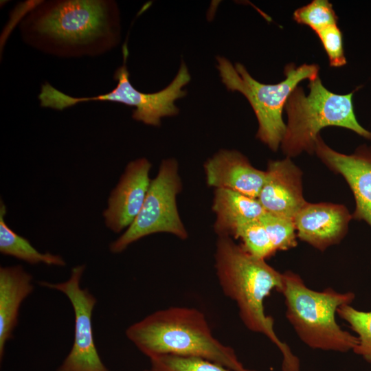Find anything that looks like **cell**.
Here are the masks:
<instances>
[{"instance_id":"7","label":"cell","mask_w":371,"mask_h":371,"mask_svg":"<svg viewBox=\"0 0 371 371\" xmlns=\"http://www.w3.org/2000/svg\"><path fill=\"white\" fill-rule=\"evenodd\" d=\"M123 64L114 73L116 87L111 91L92 97H73L56 89L49 82L41 85L38 100L42 107L63 111L79 103L91 101H102L122 103L133 106L132 117L144 124L154 126L161 124V118L173 116L179 109L175 102L186 96L187 91L183 89L191 79L188 67L181 61L179 71L172 81L164 89L155 93H144L135 89L131 84L130 74L126 67L128 54L126 43L122 47Z\"/></svg>"},{"instance_id":"4","label":"cell","mask_w":371,"mask_h":371,"mask_svg":"<svg viewBox=\"0 0 371 371\" xmlns=\"http://www.w3.org/2000/svg\"><path fill=\"white\" fill-rule=\"evenodd\" d=\"M285 315L300 339L312 349L347 352L358 344L357 336L343 330L336 321L337 309L350 304L354 293L331 287L316 291L308 287L292 271L283 273Z\"/></svg>"},{"instance_id":"5","label":"cell","mask_w":371,"mask_h":371,"mask_svg":"<svg viewBox=\"0 0 371 371\" xmlns=\"http://www.w3.org/2000/svg\"><path fill=\"white\" fill-rule=\"evenodd\" d=\"M309 93L297 86L289 97L284 110L287 123L280 146L288 157L306 152L315 153L319 132L327 126L350 130L371 141V131L357 121L352 102L355 91L337 94L327 89L319 77L308 83Z\"/></svg>"},{"instance_id":"10","label":"cell","mask_w":371,"mask_h":371,"mask_svg":"<svg viewBox=\"0 0 371 371\" xmlns=\"http://www.w3.org/2000/svg\"><path fill=\"white\" fill-rule=\"evenodd\" d=\"M315 153L348 184L355 201L352 218L363 221L371 227V146L361 145L352 154L346 155L329 147L319 135Z\"/></svg>"},{"instance_id":"13","label":"cell","mask_w":371,"mask_h":371,"mask_svg":"<svg viewBox=\"0 0 371 371\" xmlns=\"http://www.w3.org/2000/svg\"><path fill=\"white\" fill-rule=\"evenodd\" d=\"M352 215L341 204L307 202L294 218L297 238L324 251L346 236Z\"/></svg>"},{"instance_id":"15","label":"cell","mask_w":371,"mask_h":371,"mask_svg":"<svg viewBox=\"0 0 371 371\" xmlns=\"http://www.w3.org/2000/svg\"><path fill=\"white\" fill-rule=\"evenodd\" d=\"M32 276L21 265L0 268V359L6 344L13 338L21 306L33 292Z\"/></svg>"},{"instance_id":"1","label":"cell","mask_w":371,"mask_h":371,"mask_svg":"<svg viewBox=\"0 0 371 371\" xmlns=\"http://www.w3.org/2000/svg\"><path fill=\"white\" fill-rule=\"evenodd\" d=\"M23 41L59 58L97 56L120 41L117 3L110 0L41 1L23 16Z\"/></svg>"},{"instance_id":"24","label":"cell","mask_w":371,"mask_h":371,"mask_svg":"<svg viewBox=\"0 0 371 371\" xmlns=\"http://www.w3.org/2000/svg\"><path fill=\"white\" fill-rule=\"evenodd\" d=\"M143 371H153V370L150 368H149V369L144 370Z\"/></svg>"},{"instance_id":"9","label":"cell","mask_w":371,"mask_h":371,"mask_svg":"<svg viewBox=\"0 0 371 371\" xmlns=\"http://www.w3.org/2000/svg\"><path fill=\"white\" fill-rule=\"evenodd\" d=\"M85 265L71 269L62 282L39 281L40 286L61 292L69 299L74 313V335L71 348L56 371H109L98 352L93 333L92 315L96 297L81 287Z\"/></svg>"},{"instance_id":"6","label":"cell","mask_w":371,"mask_h":371,"mask_svg":"<svg viewBox=\"0 0 371 371\" xmlns=\"http://www.w3.org/2000/svg\"><path fill=\"white\" fill-rule=\"evenodd\" d=\"M216 60L219 75L227 89L241 93L251 104L258 122L256 137L277 151L286 129L282 118L286 102L300 82L307 79L313 81L319 77V65L289 63L284 68L282 81L264 84L255 80L241 63L234 65L222 56H217Z\"/></svg>"},{"instance_id":"21","label":"cell","mask_w":371,"mask_h":371,"mask_svg":"<svg viewBox=\"0 0 371 371\" xmlns=\"http://www.w3.org/2000/svg\"><path fill=\"white\" fill-rule=\"evenodd\" d=\"M260 221L265 226L276 252L287 251L297 245L293 218L265 212Z\"/></svg>"},{"instance_id":"23","label":"cell","mask_w":371,"mask_h":371,"mask_svg":"<svg viewBox=\"0 0 371 371\" xmlns=\"http://www.w3.org/2000/svg\"><path fill=\"white\" fill-rule=\"evenodd\" d=\"M315 34L328 56L330 66L339 67L345 65L347 60L344 50L343 35L337 25L328 26Z\"/></svg>"},{"instance_id":"16","label":"cell","mask_w":371,"mask_h":371,"mask_svg":"<svg viewBox=\"0 0 371 371\" xmlns=\"http://www.w3.org/2000/svg\"><path fill=\"white\" fill-rule=\"evenodd\" d=\"M212 210L216 233L231 238L240 226L260 220L265 213L258 199L227 189H216Z\"/></svg>"},{"instance_id":"20","label":"cell","mask_w":371,"mask_h":371,"mask_svg":"<svg viewBox=\"0 0 371 371\" xmlns=\"http://www.w3.org/2000/svg\"><path fill=\"white\" fill-rule=\"evenodd\" d=\"M153 371H258L245 368L235 370L217 363L197 357L161 355L149 359Z\"/></svg>"},{"instance_id":"22","label":"cell","mask_w":371,"mask_h":371,"mask_svg":"<svg viewBox=\"0 0 371 371\" xmlns=\"http://www.w3.org/2000/svg\"><path fill=\"white\" fill-rule=\"evenodd\" d=\"M293 17L297 23L309 27L315 33L337 25L338 19L332 3L327 0H313L295 10Z\"/></svg>"},{"instance_id":"3","label":"cell","mask_w":371,"mask_h":371,"mask_svg":"<svg viewBox=\"0 0 371 371\" xmlns=\"http://www.w3.org/2000/svg\"><path fill=\"white\" fill-rule=\"evenodd\" d=\"M125 334L149 359L161 355L197 357L235 370L245 368L234 349L214 336L205 315L196 308L156 311L130 325Z\"/></svg>"},{"instance_id":"18","label":"cell","mask_w":371,"mask_h":371,"mask_svg":"<svg viewBox=\"0 0 371 371\" xmlns=\"http://www.w3.org/2000/svg\"><path fill=\"white\" fill-rule=\"evenodd\" d=\"M337 314L358 335L359 343L353 352L371 363V311H362L345 304L337 309Z\"/></svg>"},{"instance_id":"2","label":"cell","mask_w":371,"mask_h":371,"mask_svg":"<svg viewBox=\"0 0 371 371\" xmlns=\"http://www.w3.org/2000/svg\"><path fill=\"white\" fill-rule=\"evenodd\" d=\"M214 267L224 295L237 305L238 315L250 331L266 336L282 355V371H300L298 357L274 329L272 317L265 313L264 302L272 291L281 293L283 273L248 253L229 236H218Z\"/></svg>"},{"instance_id":"12","label":"cell","mask_w":371,"mask_h":371,"mask_svg":"<svg viewBox=\"0 0 371 371\" xmlns=\"http://www.w3.org/2000/svg\"><path fill=\"white\" fill-rule=\"evenodd\" d=\"M258 200L265 212L291 218L307 203L303 194L302 172L290 157L270 160Z\"/></svg>"},{"instance_id":"19","label":"cell","mask_w":371,"mask_h":371,"mask_svg":"<svg viewBox=\"0 0 371 371\" xmlns=\"http://www.w3.org/2000/svg\"><path fill=\"white\" fill-rule=\"evenodd\" d=\"M232 237L240 239L244 249L258 258L266 260L276 253L269 236L260 220L240 226Z\"/></svg>"},{"instance_id":"11","label":"cell","mask_w":371,"mask_h":371,"mask_svg":"<svg viewBox=\"0 0 371 371\" xmlns=\"http://www.w3.org/2000/svg\"><path fill=\"white\" fill-rule=\"evenodd\" d=\"M151 166L144 157L129 162L111 191L103 216L106 226L113 232L127 229L138 216L151 181Z\"/></svg>"},{"instance_id":"8","label":"cell","mask_w":371,"mask_h":371,"mask_svg":"<svg viewBox=\"0 0 371 371\" xmlns=\"http://www.w3.org/2000/svg\"><path fill=\"white\" fill-rule=\"evenodd\" d=\"M182 184L178 163L164 159L157 176L150 181L143 206L134 222L109 245L113 254L124 251L131 244L155 233L165 232L185 240L187 230L177 206V196Z\"/></svg>"},{"instance_id":"17","label":"cell","mask_w":371,"mask_h":371,"mask_svg":"<svg viewBox=\"0 0 371 371\" xmlns=\"http://www.w3.org/2000/svg\"><path fill=\"white\" fill-rule=\"evenodd\" d=\"M6 207L0 203V252L12 256L30 265L45 264L64 267L66 262L60 255L38 251L25 238L14 232L5 223Z\"/></svg>"},{"instance_id":"14","label":"cell","mask_w":371,"mask_h":371,"mask_svg":"<svg viewBox=\"0 0 371 371\" xmlns=\"http://www.w3.org/2000/svg\"><path fill=\"white\" fill-rule=\"evenodd\" d=\"M206 182L216 189H227L258 199L266 172L254 167L237 150H221L204 164Z\"/></svg>"}]
</instances>
